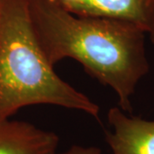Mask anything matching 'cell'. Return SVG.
Segmentation results:
<instances>
[{
    "label": "cell",
    "mask_w": 154,
    "mask_h": 154,
    "mask_svg": "<svg viewBox=\"0 0 154 154\" xmlns=\"http://www.w3.org/2000/svg\"><path fill=\"white\" fill-rule=\"evenodd\" d=\"M29 12L38 45L52 66L64 58L76 60L114 90L122 110L132 112L131 96L149 71L145 30L129 22L74 14L59 0H29Z\"/></svg>",
    "instance_id": "1"
},
{
    "label": "cell",
    "mask_w": 154,
    "mask_h": 154,
    "mask_svg": "<svg viewBox=\"0 0 154 154\" xmlns=\"http://www.w3.org/2000/svg\"><path fill=\"white\" fill-rule=\"evenodd\" d=\"M36 38L29 0H0V120L50 105L99 119L100 107L58 76Z\"/></svg>",
    "instance_id": "2"
},
{
    "label": "cell",
    "mask_w": 154,
    "mask_h": 154,
    "mask_svg": "<svg viewBox=\"0 0 154 154\" xmlns=\"http://www.w3.org/2000/svg\"><path fill=\"white\" fill-rule=\"evenodd\" d=\"M74 14L114 19L134 24L146 33L153 0H59Z\"/></svg>",
    "instance_id": "5"
},
{
    "label": "cell",
    "mask_w": 154,
    "mask_h": 154,
    "mask_svg": "<svg viewBox=\"0 0 154 154\" xmlns=\"http://www.w3.org/2000/svg\"><path fill=\"white\" fill-rule=\"evenodd\" d=\"M105 141L112 154H154V120L127 115L119 106L107 114Z\"/></svg>",
    "instance_id": "3"
},
{
    "label": "cell",
    "mask_w": 154,
    "mask_h": 154,
    "mask_svg": "<svg viewBox=\"0 0 154 154\" xmlns=\"http://www.w3.org/2000/svg\"><path fill=\"white\" fill-rule=\"evenodd\" d=\"M146 33H149L151 40H152V42L154 44V0L153 3H152V5L151 11H150V15H149Z\"/></svg>",
    "instance_id": "7"
},
{
    "label": "cell",
    "mask_w": 154,
    "mask_h": 154,
    "mask_svg": "<svg viewBox=\"0 0 154 154\" xmlns=\"http://www.w3.org/2000/svg\"><path fill=\"white\" fill-rule=\"evenodd\" d=\"M57 154H102L101 149L97 146H84L80 145L71 146L66 151Z\"/></svg>",
    "instance_id": "6"
},
{
    "label": "cell",
    "mask_w": 154,
    "mask_h": 154,
    "mask_svg": "<svg viewBox=\"0 0 154 154\" xmlns=\"http://www.w3.org/2000/svg\"><path fill=\"white\" fill-rule=\"evenodd\" d=\"M59 137L30 122L0 120V154H57Z\"/></svg>",
    "instance_id": "4"
}]
</instances>
